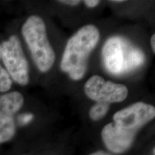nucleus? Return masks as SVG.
Here are the masks:
<instances>
[{
    "label": "nucleus",
    "instance_id": "1",
    "mask_svg": "<svg viewBox=\"0 0 155 155\" xmlns=\"http://www.w3.org/2000/svg\"><path fill=\"white\" fill-rule=\"evenodd\" d=\"M100 38L95 25L83 26L69 39L63 53L61 68L72 80H81L84 76L88 59Z\"/></svg>",
    "mask_w": 155,
    "mask_h": 155
},
{
    "label": "nucleus",
    "instance_id": "2",
    "mask_svg": "<svg viewBox=\"0 0 155 155\" xmlns=\"http://www.w3.org/2000/svg\"><path fill=\"white\" fill-rule=\"evenodd\" d=\"M102 57L106 69L115 75L132 72L145 61L142 50L120 36L111 37L106 40L103 47Z\"/></svg>",
    "mask_w": 155,
    "mask_h": 155
},
{
    "label": "nucleus",
    "instance_id": "3",
    "mask_svg": "<svg viewBox=\"0 0 155 155\" xmlns=\"http://www.w3.org/2000/svg\"><path fill=\"white\" fill-rule=\"evenodd\" d=\"M22 34L36 66L41 72H47L55 63V54L48 39L43 19L37 15L28 17L22 28Z\"/></svg>",
    "mask_w": 155,
    "mask_h": 155
},
{
    "label": "nucleus",
    "instance_id": "4",
    "mask_svg": "<svg viewBox=\"0 0 155 155\" xmlns=\"http://www.w3.org/2000/svg\"><path fill=\"white\" fill-rule=\"evenodd\" d=\"M2 60L12 80L21 86L30 82L29 65L19 38L12 35L1 45Z\"/></svg>",
    "mask_w": 155,
    "mask_h": 155
},
{
    "label": "nucleus",
    "instance_id": "5",
    "mask_svg": "<svg viewBox=\"0 0 155 155\" xmlns=\"http://www.w3.org/2000/svg\"><path fill=\"white\" fill-rule=\"evenodd\" d=\"M84 92L89 98L97 103L108 104L123 101L129 93L124 85L106 81L99 75H93L86 81Z\"/></svg>",
    "mask_w": 155,
    "mask_h": 155
},
{
    "label": "nucleus",
    "instance_id": "6",
    "mask_svg": "<svg viewBox=\"0 0 155 155\" xmlns=\"http://www.w3.org/2000/svg\"><path fill=\"white\" fill-rule=\"evenodd\" d=\"M154 116V106L143 102H137L116 112L114 115V121L118 127L137 134Z\"/></svg>",
    "mask_w": 155,
    "mask_h": 155
},
{
    "label": "nucleus",
    "instance_id": "7",
    "mask_svg": "<svg viewBox=\"0 0 155 155\" xmlns=\"http://www.w3.org/2000/svg\"><path fill=\"white\" fill-rule=\"evenodd\" d=\"M137 134L118 127L114 123H109L103 128L101 138L110 152L121 154L129 150L134 141Z\"/></svg>",
    "mask_w": 155,
    "mask_h": 155
},
{
    "label": "nucleus",
    "instance_id": "8",
    "mask_svg": "<svg viewBox=\"0 0 155 155\" xmlns=\"http://www.w3.org/2000/svg\"><path fill=\"white\" fill-rule=\"evenodd\" d=\"M14 114L0 109V144L10 141L16 133Z\"/></svg>",
    "mask_w": 155,
    "mask_h": 155
},
{
    "label": "nucleus",
    "instance_id": "9",
    "mask_svg": "<svg viewBox=\"0 0 155 155\" xmlns=\"http://www.w3.org/2000/svg\"><path fill=\"white\" fill-rule=\"evenodd\" d=\"M24 104V97L21 93L13 91L0 95V108L15 114Z\"/></svg>",
    "mask_w": 155,
    "mask_h": 155
},
{
    "label": "nucleus",
    "instance_id": "10",
    "mask_svg": "<svg viewBox=\"0 0 155 155\" xmlns=\"http://www.w3.org/2000/svg\"><path fill=\"white\" fill-rule=\"evenodd\" d=\"M110 104L104 103H96L89 111L90 118L94 121H98L106 116L109 109Z\"/></svg>",
    "mask_w": 155,
    "mask_h": 155
},
{
    "label": "nucleus",
    "instance_id": "11",
    "mask_svg": "<svg viewBox=\"0 0 155 155\" xmlns=\"http://www.w3.org/2000/svg\"><path fill=\"white\" fill-rule=\"evenodd\" d=\"M2 59V49L0 44V60ZM12 80L6 69L0 65V92H7L11 88Z\"/></svg>",
    "mask_w": 155,
    "mask_h": 155
},
{
    "label": "nucleus",
    "instance_id": "12",
    "mask_svg": "<svg viewBox=\"0 0 155 155\" xmlns=\"http://www.w3.org/2000/svg\"><path fill=\"white\" fill-rule=\"evenodd\" d=\"M34 119V116L32 114L25 113L22 114L18 116L17 117V121H18L19 124L20 126H25L30 124Z\"/></svg>",
    "mask_w": 155,
    "mask_h": 155
},
{
    "label": "nucleus",
    "instance_id": "13",
    "mask_svg": "<svg viewBox=\"0 0 155 155\" xmlns=\"http://www.w3.org/2000/svg\"><path fill=\"white\" fill-rule=\"evenodd\" d=\"M83 2L87 7L93 8V7H96L100 3V1H98V0H85V1H83Z\"/></svg>",
    "mask_w": 155,
    "mask_h": 155
},
{
    "label": "nucleus",
    "instance_id": "14",
    "mask_svg": "<svg viewBox=\"0 0 155 155\" xmlns=\"http://www.w3.org/2000/svg\"><path fill=\"white\" fill-rule=\"evenodd\" d=\"M59 2L65 4L67 5H71V6H75L78 5L80 3V1H78V0H61V1H58Z\"/></svg>",
    "mask_w": 155,
    "mask_h": 155
},
{
    "label": "nucleus",
    "instance_id": "15",
    "mask_svg": "<svg viewBox=\"0 0 155 155\" xmlns=\"http://www.w3.org/2000/svg\"><path fill=\"white\" fill-rule=\"evenodd\" d=\"M150 44H151V47H152V49L153 50V52L155 53V35L154 34L151 38V40H150Z\"/></svg>",
    "mask_w": 155,
    "mask_h": 155
},
{
    "label": "nucleus",
    "instance_id": "16",
    "mask_svg": "<svg viewBox=\"0 0 155 155\" xmlns=\"http://www.w3.org/2000/svg\"><path fill=\"white\" fill-rule=\"evenodd\" d=\"M89 155H111V154H108V153H107V152H104V151H97V152H93L92 154H91Z\"/></svg>",
    "mask_w": 155,
    "mask_h": 155
},
{
    "label": "nucleus",
    "instance_id": "17",
    "mask_svg": "<svg viewBox=\"0 0 155 155\" xmlns=\"http://www.w3.org/2000/svg\"><path fill=\"white\" fill-rule=\"evenodd\" d=\"M112 2H117V3H119V2H123V0H120V1H119V0H116V1H112Z\"/></svg>",
    "mask_w": 155,
    "mask_h": 155
}]
</instances>
